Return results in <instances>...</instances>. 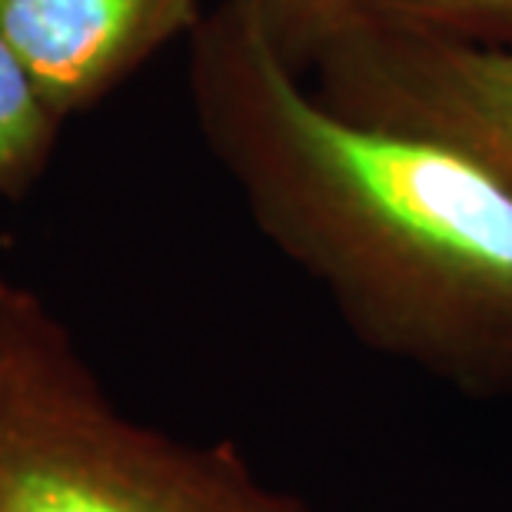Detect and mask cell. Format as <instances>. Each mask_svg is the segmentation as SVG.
I'll use <instances>...</instances> for the list:
<instances>
[{"mask_svg":"<svg viewBox=\"0 0 512 512\" xmlns=\"http://www.w3.org/2000/svg\"><path fill=\"white\" fill-rule=\"evenodd\" d=\"M356 7L380 24L512 44V0H356Z\"/></svg>","mask_w":512,"mask_h":512,"instance_id":"6","label":"cell"},{"mask_svg":"<svg viewBox=\"0 0 512 512\" xmlns=\"http://www.w3.org/2000/svg\"><path fill=\"white\" fill-rule=\"evenodd\" d=\"M310 74L346 117L446 143L512 193V44L356 17Z\"/></svg>","mask_w":512,"mask_h":512,"instance_id":"3","label":"cell"},{"mask_svg":"<svg viewBox=\"0 0 512 512\" xmlns=\"http://www.w3.org/2000/svg\"><path fill=\"white\" fill-rule=\"evenodd\" d=\"M203 0H0V34L70 120L203 20Z\"/></svg>","mask_w":512,"mask_h":512,"instance_id":"4","label":"cell"},{"mask_svg":"<svg viewBox=\"0 0 512 512\" xmlns=\"http://www.w3.org/2000/svg\"><path fill=\"white\" fill-rule=\"evenodd\" d=\"M0 512H303L120 413L44 300L0 276Z\"/></svg>","mask_w":512,"mask_h":512,"instance_id":"2","label":"cell"},{"mask_svg":"<svg viewBox=\"0 0 512 512\" xmlns=\"http://www.w3.org/2000/svg\"><path fill=\"white\" fill-rule=\"evenodd\" d=\"M276 50L310 74L316 57L360 17L356 0H250Z\"/></svg>","mask_w":512,"mask_h":512,"instance_id":"7","label":"cell"},{"mask_svg":"<svg viewBox=\"0 0 512 512\" xmlns=\"http://www.w3.org/2000/svg\"><path fill=\"white\" fill-rule=\"evenodd\" d=\"M64 117L0 34V197L20 200L54 160Z\"/></svg>","mask_w":512,"mask_h":512,"instance_id":"5","label":"cell"},{"mask_svg":"<svg viewBox=\"0 0 512 512\" xmlns=\"http://www.w3.org/2000/svg\"><path fill=\"white\" fill-rule=\"evenodd\" d=\"M190 40L200 137L250 217L366 343L469 393L512 396V193L466 153L330 107L223 0Z\"/></svg>","mask_w":512,"mask_h":512,"instance_id":"1","label":"cell"}]
</instances>
